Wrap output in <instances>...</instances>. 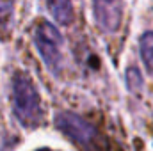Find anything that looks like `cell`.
<instances>
[{
    "label": "cell",
    "mask_w": 153,
    "mask_h": 151,
    "mask_svg": "<svg viewBox=\"0 0 153 151\" xmlns=\"http://www.w3.org/2000/svg\"><path fill=\"white\" fill-rule=\"evenodd\" d=\"M13 109L18 121L25 126H36L41 119V101L39 94L23 71H16L13 76Z\"/></svg>",
    "instance_id": "1"
},
{
    "label": "cell",
    "mask_w": 153,
    "mask_h": 151,
    "mask_svg": "<svg viewBox=\"0 0 153 151\" xmlns=\"http://www.w3.org/2000/svg\"><path fill=\"white\" fill-rule=\"evenodd\" d=\"M57 128L70 137L84 151H100V139L96 130L80 115L71 112H61L55 117Z\"/></svg>",
    "instance_id": "2"
},
{
    "label": "cell",
    "mask_w": 153,
    "mask_h": 151,
    "mask_svg": "<svg viewBox=\"0 0 153 151\" xmlns=\"http://www.w3.org/2000/svg\"><path fill=\"white\" fill-rule=\"evenodd\" d=\"M34 41L39 55L45 66L53 73L59 75L61 62H62V36L52 23H39L34 30Z\"/></svg>",
    "instance_id": "3"
},
{
    "label": "cell",
    "mask_w": 153,
    "mask_h": 151,
    "mask_svg": "<svg viewBox=\"0 0 153 151\" xmlns=\"http://www.w3.org/2000/svg\"><path fill=\"white\" fill-rule=\"evenodd\" d=\"M121 9L123 5L119 2H94V21L103 32H114L121 23Z\"/></svg>",
    "instance_id": "4"
},
{
    "label": "cell",
    "mask_w": 153,
    "mask_h": 151,
    "mask_svg": "<svg viewBox=\"0 0 153 151\" xmlns=\"http://www.w3.org/2000/svg\"><path fill=\"white\" fill-rule=\"evenodd\" d=\"M48 11L53 14V18L62 23V25H68L71 23L73 20V5L70 2H64V0H59V2H48L46 4Z\"/></svg>",
    "instance_id": "5"
},
{
    "label": "cell",
    "mask_w": 153,
    "mask_h": 151,
    "mask_svg": "<svg viewBox=\"0 0 153 151\" xmlns=\"http://www.w3.org/2000/svg\"><path fill=\"white\" fill-rule=\"evenodd\" d=\"M141 57L148 71L153 73V32H146L141 38Z\"/></svg>",
    "instance_id": "6"
},
{
    "label": "cell",
    "mask_w": 153,
    "mask_h": 151,
    "mask_svg": "<svg viewBox=\"0 0 153 151\" xmlns=\"http://www.w3.org/2000/svg\"><path fill=\"white\" fill-rule=\"evenodd\" d=\"M126 80H128V85H130V89H137L141 84H143V78H141V73L134 68V70H128V75H126Z\"/></svg>",
    "instance_id": "7"
},
{
    "label": "cell",
    "mask_w": 153,
    "mask_h": 151,
    "mask_svg": "<svg viewBox=\"0 0 153 151\" xmlns=\"http://www.w3.org/2000/svg\"><path fill=\"white\" fill-rule=\"evenodd\" d=\"M13 11V4L11 2H0V23H4L5 20H9Z\"/></svg>",
    "instance_id": "8"
}]
</instances>
